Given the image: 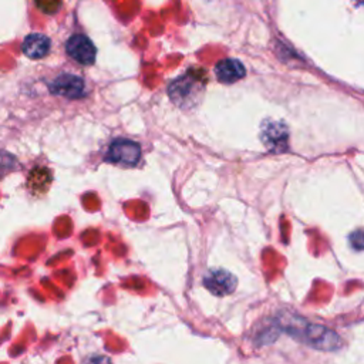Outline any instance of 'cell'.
<instances>
[{"instance_id":"obj_2","label":"cell","mask_w":364,"mask_h":364,"mask_svg":"<svg viewBox=\"0 0 364 364\" xmlns=\"http://www.w3.org/2000/svg\"><path fill=\"white\" fill-rule=\"evenodd\" d=\"M205 91L203 81L196 74L186 73L173 80L168 87L171 101L179 108H191L196 105Z\"/></svg>"},{"instance_id":"obj_12","label":"cell","mask_w":364,"mask_h":364,"mask_svg":"<svg viewBox=\"0 0 364 364\" xmlns=\"http://www.w3.org/2000/svg\"><path fill=\"white\" fill-rule=\"evenodd\" d=\"M357 1H360V3H364V0H357Z\"/></svg>"},{"instance_id":"obj_6","label":"cell","mask_w":364,"mask_h":364,"mask_svg":"<svg viewBox=\"0 0 364 364\" xmlns=\"http://www.w3.org/2000/svg\"><path fill=\"white\" fill-rule=\"evenodd\" d=\"M50 91L67 98H81L85 94V84L77 75L61 74L50 84Z\"/></svg>"},{"instance_id":"obj_5","label":"cell","mask_w":364,"mask_h":364,"mask_svg":"<svg viewBox=\"0 0 364 364\" xmlns=\"http://www.w3.org/2000/svg\"><path fill=\"white\" fill-rule=\"evenodd\" d=\"M65 50L71 58H74L77 63L84 65L92 64L97 54L94 44L84 34L71 36L65 44Z\"/></svg>"},{"instance_id":"obj_4","label":"cell","mask_w":364,"mask_h":364,"mask_svg":"<svg viewBox=\"0 0 364 364\" xmlns=\"http://www.w3.org/2000/svg\"><path fill=\"white\" fill-rule=\"evenodd\" d=\"M236 277L223 269H212L203 277L205 287L215 296H228L236 289Z\"/></svg>"},{"instance_id":"obj_1","label":"cell","mask_w":364,"mask_h":364,"mask_svg":"<svg viewBox=\"0 0 364 364\" xmlns=\"http://www.w3.org/2000/svg\"><path fill=\"white\" fill-rule=\"evenodd\" d=\"M274 323L277 324L280 331L289 334L294 340L311 348L321 351H334L343 346V340L336 331L321 324L311 323L303 317L282 313L274 320Z\"/></svg>"},{"instance_id":"obj_10","label":"cell","mask_w":364,"mask_h":364,"mask_svg":"<svg viewBox=\"0 0 364 364\" xmlns=\"http://www.w3.org/2000/svg\"><path fill=\"white\" fill-rule=\"evenodd\" d=\"M34 1H36L37 7H38L41 11L47 13V14H54V13H57L58 9H60V4H61L60 0H34Z\"/></svg>"},{"instance_id":"obj_7","label":"cell","mask_w":364,"mask_h":364,"mask_svg":"<svg viewBox=\"0 0 364 364\" xmlns=\"http://www.w3.org/2000/svg\"><path fill=\"white\" fill-rule=\"evenodd\" d=\"M260 138L273 152H282L287 148V128L280 122H266L262 127Z\"/></svg>"},{"instance_id":"obj_9","label":"cell","mask_w":364,"mask_h":364,"mask_svg":"<svg viewBox=\"0 0 364 364\" xmlns=\"http://www.w3.org/2000/svg\"><path fill=\"white\" fill-rule=\"evenodd\" d=\"M21 50L30 58H41L50 50V38L40 33L28 34L23 41Z\"/></svg>"},{"instance_id":"obj_8","label":"cell","mask_w":364,"mask_h":364,"mask_svg":"<svg viewBox=\"0 0 364 364\" xmlns=\"http://www.w3.org/2000/svg\"><path fill=\"white\" fill-rule=\"evenodd\" d=\"M215 74L220 82L232 84V82L240 80L242 77H245V67L239 60L226 58L216 64Z\"/></svg>"},{"instance_id":"obj_11","label":"cell","mask_w":364,"mask_h":364,"mask_svg":"<svg viewBox=\"0 0 364 364\" xmlns=\"http://www.w3.org/2000/svg\"><path fill=\"white\" fill-rule=\"evenodd\" d=\"M350 243L355 250H364V230H355L351 233Z\"/></svg>"},{"instance_id":"obj_3","label":"cell","mask_w":364,"mask_h":364,"mask_svg":"<svg viewBox=\"0 0 364 364\" xmlns=\"http://www.w3.org/2000/svg\"><path fill=\"white\" fill-rule=\"evenodd\" d=\"M141 158V146L129 139H115L107 152L105 159L125 166L135 165Z\"/></svg>"}]
</instances>
